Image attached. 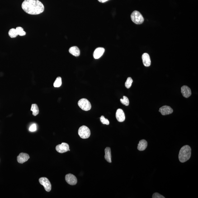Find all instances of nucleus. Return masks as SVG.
I'll return each instance as SVG.
<instances>
[{"label":"nucleus","instance_id":"1","mask_svg":"<svg viewBox=\"0 0 198 198\" xmlns=\"http://www.w3.org/2000/svg\"><path fill=\"white\" fill-rule=\"evenodd\" d=\"M21 7L26 13L32 15H39L44 10V5L39 0H24Z\"/></svg>","mask_w":198,"mask_h":198},{"label":"nucleus","instance_id":"2","mask_svg":"<svg viewBox=\"0 0 198 198\" xmlns=\"http://www.w3.org/2000/svg\"><path fill=\"white\" fill-rule=\"evenodd\" d=\"M191 155V148L189 145H185L181 148L179 152V160L181 162H185L190 159Z\"/></svg>","mask_w":198,"mask_h":198},{"label":"nucleus","instance_id":"3","mask_svg":"<svg viewBox=\"0 0 198 198\" xmlns=\"http://www.w3.org/2000/svg\"><path fill=\"white\" fill-rule=\"evenodd\" d=\"M132 21L137 24H141L144 21V19L143 15L137 11H134L132 13L131 16Z\"/></svg>","mask_w":198,"mask_h":198},{"label":"nucleus","instance_id":"4","mask_svg":"<svg viewBox=\"0 0 198 198\" xmlns=\"http://www.w3.org/2000/svg\"><path fill=\"white\" fill-rule=\"evenodd\" d=\"M78 134L80 137L82 139H87L90 136V130L88 127L82 125L79 129Z\"/></svg>","mask_w":198,"mask_h":198},{"label":"nucleus","instance_id":"5","mask_svg":"<svg viewBox=\"0 0 198 198\" xmlns=\"http://www.w3.org/2000/svg\"><path fill=\"white\" fill-rule=\"evenodd\" d=\"M78 105L82 110L84 111H88L91 110V108L90 102L86 98L81 99L78 101Z\"/></svg>","mask_w":198,"mask_h":198},{"label":"nucleus","instance_id":"6","mask_svg":"<svg viewBox=\"0 0 198 198\" xmlns=\"http://www.w3.org/2000/svg\"><path fill=\"white\" fill-rule=\"evenodd\" d=\"M39 182L44 186L46 191L50 192L51 189V185L49 180L46 178L42 177L39 179Z\"/></svg>","mask_w":198,"mask_h":198},{"label":"nucleus","instance_id":"7","mask_svg":"<svg viewBox=\"0 0 198 198\" xmlns=\"http://www.w3.org/2000/svg\"><path fill=\"white\" fill-rule=\"evenodd\" d=\"M56 150L58 153H63L70 150L69 149V145L66 143H62L61 144L58 145L56 147Z\"/></svg>","mask_w":198,"mask_h":198},{"label":"nucleus","instance_id":"8","mask_svg":"<svg viewBox=\"0 0 198 198\" xmlns=\"http://www.w3.org/2000/svg\"><path fill=\"white\" fill-rule=\"evenodd\" d=\"M65 180L70 185H74L77 183V179L75 176L72 174H69L65 176Z\"/></svg>","mask_w":198,"mask_h":198},{"label":"nucleus","instance_id":"9","mask_svg":"<svg viewBox=\"0 0 198 198\" xmlns=\"http://www.w3.org/2000/svg\"><path fill=\"white\" fill-rule=\"evenodd\" d=\"M159 111L162 115H167L172 114L173 110L169 106L165 105L160 108Z\"/></svg>","mask_w":198,"mask_h":198},{"label":"nucleus","instance_id":"10","mask_svg":"<svg viewBox=\"0 0 198 198\" xmlns=\"http://www.w3.org/2000/svg\"><path fill=\"white\" fill-rule=\"evenodd\" d=\"M116 116L117 120L120 122H122L125 120V114L123 110L121 109H119L117 110Z\"/></svg>","mask_w":198,"mask_h":198},{"label":"nucleus","instance_id":"11","mask_svg":"<svg viewBox=\"0 0 198 198\" xmlns=\"http://www.w3.org/2000/svg\"><path fill=\"white\" fill-rule=\"evenodd\" d=\"M30 156L26 153H21L17 157L18 162L21 164L27 162Z\"/></svg>","mask_w":198,"mask_h":198},{"label":"nucleus","instance_id":"12","mask_svg":"<svg viewBox=\"0 0 198 198\" xmlns=\"http://www.w3.org/2000/svg\"><path fill=\"white\" fill-rule=\"evenodd\" d=\"M105 50L104 48H98L95 50L93 53V56L95 59H97L101 57L104 53Z\"/></svg>","mask_w":198,"mask_h":198},{"label":"nucleus","instance_id":"13","mask_svg":"<svg viewBox=\"0 0 198 198\" xmlns=\"http://www.w3.org/2000/svg\"><path fill=\"white\" fill-rule=\"evenodd\" d=\"M181 92L184 97L188 98L191 94V89L188 86H184L181 87Z\"/></svg>","mask_w":198,"mask_h":198},{"label":"nucleus","instance_id":"14","mask_svg":"<svg viewBox=\"0 0 198 198\" xmlns=\"http://www.w3.org/2000/svg\"><path fill=\"white\" fill-rule=\"evenodd\" d=\"M143 64L147 67H149L151 65L150 57L148 53H145L142 55Z\"/></svg>","mask_w":198,"mask_h":198},{"label":"nucleus","instance_id":"15","mask_svg":"<svg viewBox=\"0 0 198 198\" xmlns=\"http://www.w3.org/2000/svg\"><path fill=\"white\" fill-rule=\"evenodd\" d=\"M105 159L108 162L111 163V149L109 147H106L105 149Z\"/></svg>","mask_w":198,"mask_h":198},{"label":"nucleus","instance_id":"16","mask_svg":"<svg viewBox=\"0 0 198 198\" xmlns=\"http://www.w3.org/2000/svg\"><path fill=\"white\" fill-rule=\"evenodd\" d=\"M69 51L70 53L75 57H78L80 54V50L77 46L71 47L69 48Z\"/></svg>","mask_w":198,"mask_h":198},{"label":"nucleus","instance_id":"17","mask_svg":"<svg viewBox=\"0 0 198 198\" xmlns=\"http://www.w3.org/2000/svg\"><path fill=\"white\" fill-rule=\"evenodd\" d=\"M148 146L147 141L144 139L141 140L139 142L137 147L139 151H143L145 150Z\"/></svg>","mask_w":198,"mask_h":198},{"label":"nucleus","instance_id":"18","mask_svg":"<svg viewBox=\"0 0 198 198\" xmlns=\"http://www.w3.org/2000/svg\"><path fill=\"white\" fill-rule=\"evenodd\" d=\"M30 110L32 112L33 115L34 116H36L39 114V111L38 106L36 104H32V105Z\"/></svg>","mask_w":198,"mask_h":198},{"label":"nucleus","instance_id":"19","mask_svg":"<svg viewBox=\"0 0 198 198\" xmlns=\"http://www.w3.org/2000/svg\"><path fill=\"white\" fill-rule=\"evenodd\" d=\"M8 34L9 36L12 38L16 37L18 35L17 32L16 31V28H11L9 30Z\"/></svg>","mask_w":198,"mask_h":198},{"label":"nucleus","instance_id":"20","mask_svg":"<svg viewBox=\"0 0 198 198\" xmlns=\"http://www.w3.org/2000/svg\"><path fill=\"white\" fill-rule=\"evenodd\" d=\"M16 32H17L18 35H19L20 36H24L26 35V32L24 30V29L21 26H18V27H16Z\"/></svg>","mask_w":198,"mask_h":198},{"label":"nucleus","instance_id":"21","mask_svg":"<svg viewBox=\"0 0 198 198\" xmlns=\"http://www.w3.org/2000/svg\"><path fill=\"white\" fill-rule=\"evenodd\" d=\"M62 85V79L60 77H57L54 83V86L55 87H60Z\"/></svg>","mask_w":198,"mask_h":198},{"label":"nucleus","instance_id":"22","mask_svg":"<svg viewBox=\"0 0 198 198\" xmlns=\"http://www.w3.org/2000/svg\"><path fill=\"white\" fill-rule=\"evenodd\" d=\"M133 82V80L131 77H128L126 82H125V85L127 88H130L132 85V84Z\"/></svg>","mask_w":198,"mask_h":198},{"label":"nucleus","instance_id":"23","mask_svg":"<svg viewBox=\"0 0 198 198\" xmlns=\"http://www.w3.org/2000/svg\"><path fill=\"white\" fill-rule=\"evenodd\" d=\"M120 102L123 104L127 106L129 104V99L126 96H123V98L120 99Z\"/></svg>","mask_w":198,"mask_h":198},{"label":"nucleus","instance_id":"24","mask_svg":"<svg viewBox=\"0 0 198 198\" xmlns=\"http://www.w3.org/2000/svg\"><path fill=\"white\" fill-rule=\"evenodd\" d=\"M100 120L101 123L104 124H106V125H109L110 124V122L108 119L105 118V117L103 116H102L100 117Z\"/></svg>","mask_w":198,"mask_h":198},{"label":"nucleus","instance_id":"25","mask_svg":"<svg viewBox=\"0 0 198 198\" xmlns=\"http://www.w3.org/2000/svg\"><path fill=\"white\" fill-rule=\"evenodd\" d=\"M37 130V127L36 124L34 123L30 125L29 128V130L31 132H35Z\"/></svg>","mask_w":198,"mask_h":198},{"label":"nucleus","instance_id":"26","mask_svg":"<svg viewBox=\"0 0 198 198\" xmlns=\"http://www.w3.org/2000/svg\"><path fill=\"white\" fill-rule=\"evenodd\" d=\"M152 198H165L164 196L163 195H161L160 194L158 193H155L153 194V196H152Z\"/></svg>","mask_w":198,"mask_h":198},{"label":"nucleus","instance_id":"27","mask_svg":"<svg viewBox=\"0 0 198 198\" xmlns=\"http://www.w3.org/2000/svg\"><path fill=\"white\" fill-rule=\"evenodd\" d=\"M98 1L99 2H101V3H104V2H106V1H108V0H98Z\"/></svg>","mask_w":198,"mask_h":198}]
</instances>
